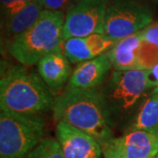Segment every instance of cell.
<instances>
[{"mask_svg": "<svg viewBox=\"0 0 158 158\" xmlns=\"http://www.w3.org/2000/svg\"><path fill=\"white\" fill-rule=\"evenodd\" d=\"M55 120L93 137L101 147L113 136V123L98 89H65L55 98Z\"/></svg>", "mask_w": 158, "mask_h": 158, "instance_id": "cell-1", "label": "cell"}, {"mask_svg": "<svg viewBox=\"0 0 158 158\" xmlns=\"http://www.w3.org/2000/svg\"><path fill=\"white\" fill-rule=\"evenodd\" d=\"M56 96L39 74L26 66H12L0 80L1 111L40 115L52 110Z\"/></svg>", "mask_w": 158, "mask_h": 158, "instance_id": "cell-2", "label": "cell"}, {"mask_svg": "<svg viewBox=\"0 0 158 158\" xmlns=\"http://www.w3.org/2000/svg\"><path fill=\"white\" fill-rule=\"evenodd\" d=\"M153 69L113 70L103 85L102 98L111 121L135 115L138 109L158 85Z\"/></svg>", "mask_w": 158, "mask_h": 158, "instance_id": "cell-3", "label": "cell"}, {"mask_svg": "<svg viewBox=\"0 0 158 158\" xmlns=\"http://www.w3.org/2000/svg\"><path fill=\"white\" fill-rule=\"evenodd\" d=\"M65 12L43 10L38 20L26 32L10 40L9 53L23 66L30 67L63 46Z\"/></svg>", "mask_w": 158, "mask_h": 158, "instance_id": "cell-4", "label": "cell"}, {"mask_svg": "<svg viewBox=\"0 0 158 158\" xmlns=\"http://www.w3.org/2000/svg\"><path fill=\"white\" fill-rule=\"evenodd\" d=\"M45 122L40 115L0 112V158H27L44 139Z\"/></svg>", "mask_w": 158, "mask_h": 158, "instance_id": "cell-5", "label": "cell"}, {"mask_svg": "<svg viewBox=\"0 0 158 158\" xmlns=\"http://www.w3.org/2000/svg\"><path fill=\"white\" fill-rule=\"evenodd\" d=\"M153 17L152 7L138 0H109L104 34L118 41L144 30Z\"/></svg>", "mask_w": 158, "mask_h": 158, "instance_id": "cell-6", "label": "cell"}, {"mask_svg": "<svg viewBox=\"0 0 158 158\" xmlns=\"http://www.w3.org/2000/svg\"><path fill=\"white\" fill-rule=\"evenodd\" d=\"M109 0H77L65 12L63 39L104 34Z\"/></svg>", "mask_w": 158, "mask_h": 158, "instance_id": "cell-7", "label": "cell"}, {"mask_svg": "<svg viewBox=\"0 0 158 158\" xmlns=\"http://www.w3.org/2000/svg\"><path fill=\"white\" fill-rule=\"evenodd\" d=\"M103 158H151L158 154V132L136 130L113 137L102 146Z\"/></svg>", "mask_w": 158, "mask_h": 158, "instance_id": "cell-8", "label": "cell"}, {"mask_svg": "<svg viewBox=\"0 0 158 158\" xmlns=\"http://www.w3.org/2000/svg\"><path fill=\"white\" fill-rule=\"evenodd\" d=\"M56 136L65 158H101V145L89 135L73 127L58 122Z\"/></svg>", "mask_w": 158, "mask_h": 158, "instance_id": "cell-9", "label": "cell"}, {"mask_svg": "<svg viewBox=\"0 0 158 158\" xmlns=\"http://www.w3.org/2000/svg\"><path fill=\"white\" fill-rule=\"evenodd\" d=\"M116 42L106 34H96L66 40L62 48L69 62L78 64L106 53Z\"/></svg>", "mask_w": 158, "mask_h": 158, "instance_id": "cell-10", "label": "cell"}, {"mask_svg": "<svg viewBox=\"0 0 158 158\" xmlns=\"http://www.w3.org/2000/svg\"><path fill=\"white\" fill-rule=\"evenodd\" d=\"M111 69L107 53L78 63L72 71L66 89H98L107 78Z\"/></svg>", "mask_w": 158, "mask_h": 158, "instance_id": "cell-11", "label": "cell"}, {"mask_svg": "<svg viewBox=\"0 0 158 158\" xmlns=\"http://www.w3.org/2000/svg\"><path fill=\"white\" fill-rule=\"evenodd\" d=\"M70 64L62 48L48 54L37 63L38 74L53 93L68 85L73 71Z\"/></svg>", "mask_w": 158, "mask_h": 158, "instance_id": "cell-12", "label": "cell"}, {"mask_svg": "<svg viewBox=\"0 0 158 158\" xmlns=\"http://www.w3.org/2000/svg\"><path fill=\"white\" fill-rule=\"evenodd\" d=\"M142 44L141 31L117 41L106 52L113 70L143 69L141 63Z\"/></svg>", "mask_w": 158, "mask_h": 158, "instance_id": "cell-13", "label": "cell"}, {"mask_svg": "<svg viewBox=\"0 0 158 158\" xmlns=\"http://www.w3.org/2000/svg\"><path fill=\"white\" fill-rule=\"evenodd\" d=\"M136 130L158 132V85L153 89L135 115L131 118L126 133Z\"/></svg>", "mask_w": 158, "mask_h": 158, "instance_id": "cell-14", "label": "cell"}, {"mask_svg": "<svg viewBox=\"0 0 158 158\" xmlns=\"http://www.w3.org/2000/svg\"><path fill=\"white\" fill-rule=\"evenodd\" d=\"M44 6L41 0H34L13 17L4 22L5 33L10 40L26 32L38 20Z\"/></svg>", "mask_w": 158, "mask_h": 158, "instance_id": "cell-15", "label": "cell"}, {"mask_svg": "<svg viewBox=\"0 0 158 158\" xmlns=\"http://www.w3.org/2000/svg\"><path fill=\"white\" fill-rule=\"evenodd\" d=\"M27 158H65L56 139L44 138L29 154Z\"/></svg>", "mask_w": 158, "mask_h": 158, "instance_id": "cell-16", "label": "cell"}, {"mask_svg": "<svg viewBox=\"0 0 158 158\" xmlns=\"http://www.w3.org/2000/svg\"><path fill=\"white\" fill-rule=\"evenodd\" d=\"M34 0H0L1 15L4 22L13 17Z\"/></svg>", "mask_w": 158, "mask_h": 158, "instance_id": "cell-17", "label": "cell"}, {"mask_svg": "<svg viewBox=\"0 0 158 158\" xmlns=\"http://www.w3.org/2000/svg\"><path fill=\"white\" fill-rule=\"evenodd\" d=\"M44 6V10L58 11L66 12L70 6L77 0H41Z\"/></svg>", "mask_w": 158, "mask_h": 158, "instance_id": "cell-18", "label": "cell"}, {"mask_svg": "<svg viewBox=\"0 0 158 158\" xmlns=\"http://www.w3.org/2000/svg\"><path fill=\"white\" fill-rule=\"evenodd\" d=\"M141 36L144 42L158 48V22L150 24L148 27L142 30Z\"/></svg>", "mask_w": 158, "mask_h": 158, "instance_id": "cell-19", "label": "cell"}, {"mask_svg": "<svg viewBox=\"0 0 158 158\" xmlns=\"http://www.w3.org/2000/svg\"><path fill=\"white\" fill-rule=\"evenodd\" d=\"M138 1H140V2L145 4V5L149 6L150 7H152V8L156 6V5H157L158 4V0H138Z\"/></svg>", "mask_w": 158, "mask_h": 158, "instance_id": "cell-20", "label": "cell"}, {"mask_svg": "<svg viewBox=\"0 0 158 158\" xmlns=\"http://www.w3.org/2000/svg\"><path fill=\"white\" fill-rule=\"evenodd\" d=\"M151 158H158V154L156 155V156H153V157H151Z\"/></svg>", "mask_w": 158, "mask_h": 158, "instance_id": "cell-21", "label": "cell"}]
</instances>
